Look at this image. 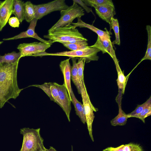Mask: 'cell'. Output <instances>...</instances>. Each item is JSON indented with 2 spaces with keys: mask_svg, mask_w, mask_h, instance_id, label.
I'll list each match as a JSON object with an SVG mask.
<instances>
[{
  "mask_svg": "<svg viewBox=\"0 0 151 151\" xmlns=\"http://www.w3.org/2000/svg\"><path fill=\"white\" fill-rule=\"evenodd\" d=\"M51 45L45 43L35 42L29 43L19 44L17 48L20 53V58L27 56H32L45 52Z\"/></svg>",
  "mask_w": 151,
  "mask_h": 151,
  "instance_id": "obj_8",
  "label": "cell"
},
{
  "mask_svg": "<svg viewBox=\"0 0 151 151\" xmlns=\"http://www.w3.org/2000/svg\"><path fill=\"white\" fill-rule=\"evenodd\" d=\"M122 94L121 90L119 89L118 93L116 98L119 107L118 114L110 121L111 125L114 126H123L126 124L128 118L127 114L122 110Z\"/></svg>",
  "mask_w": 151,
  "mask_h": 151,
  "instance_id": "obj_13",
  "label": "cell"
},
{
  "mask_svg": "<svg viewBox=\"0 0 151 151\" xmlns=\"http://www.w3.org/2000/svg\"><path fill=\"white\" fill-rule=\"evenodd\" d=\"M71 101L75 107L76 115L80 118L81 121L84 124L86 123L83 113V106L81 102L78 101L76 98L73 91L71 90Z\"/></svg>",
  "mask_w": 151,
  "mask_h": 151,
  "instance_id": "obj_21",
  "label": "cell"
},
{
  "mask_svg": "<svg viewBox=\"0 0 151 151\" xmlns=\"http://www.w3.org/2000/svg\"><path fill=\"white\" fill-rule=\"evenodd\" d=\"M37 20V19L35 18L32 20L30 22L29 26L26 31L22 32L19 35H16L13 37L3 39V40H12L24 38L31 37L36 39L40 41L41 42L52 45V44L48 40H44L40 38L35 32V28L36 25Z\"/></svg>",
  "mask_w": 151,
  "mask_h": 151,
  "instance_id": "obj_10",
  "label": "cell"
},
{
  "mask_svg": "<svg viewBox=\"0 0 151 151\" xmlns=\"http://www.w3.org/2000/svg\"><path fill=\"white\" fill-rule=\"evenodd\" d=\"M73 1L81 6L83 8V9H85L87 13H89L92 12L91 9L88 7L86 4L82 0H73Z\"/></svg>",
  "mask_w": 151,
  "mask_h": 151,
  "instance_id": "obj_33",
  "label": "cell"
},
{
  "mask_svg": "<svg viewBox=\"0 0 151 151\" xmlns=\"http://www.w3.org/2000/svg\"><path fill=\"white\" fill-rule=\"evenodd\" d=\"M72 151H73V147H72Z\"/></svg>",
  "mask_w": 151,
  "mask_h": 151,
  "instance_id": "obj_37",
  "label": "cell"
},
{
  "mask_svg": "<svg viewBox=\"0 0 151 151\" xmlns=\"http://www.w3.org/2000/svg\"><path fill=\"white\" fill-rule=\"evenodd\" d=\"M114 44L113 42H112L111 40H102L98 36L96 42L93 45L91 46V47L99 49L103 54L108 53L115 63L119 61L116 58L114 49Z\"/></svg>",
  "mask_w": 151,
  "mask_h": 151,
  "instance_id": "obj_11",
  "label": "cell"
},
{
  "mask_svg": "<svg viewBox=\"0 0 151 151\" xmlns=\"http://www.w3.org/2000/svg\"><path fill=\"white\" fill-rule=\"evenodd\" d=\"M9 24L13 27H19L20 24V22L18 19L15 17H12L10 18L9 20Z\"/></svg>",
  "mask_w": 151,
  "mask_h": 151,
  "instance_id": "obj_32",
  "label": "cell"
},
{
  "mask_svg": "<svg viewBox=\"0 0 151 151\" xmlns=\"http://www.w3.org/2000/svg\"><path fill=\"white\" fill-rule=\"evenodd\" d=\"M101 51L99 49L88 46L86 47L75 51H65L55 53H48L45 52L38 53L33 56L42 57L46 55L65 56L73 58H79L85 60V62L88 63L91 61H97L99 59L97 53Z\"/></svg>",
  "mask_w": 151,
  "mask_h": 151,
  "instance_id": "obj_4",
  "label": "cell"
},
{
  "mask_svg": "<svg viewBox=\"0 0 151 151\" xmlns=\"http://www.w3.org/2000/svg\"><path fill=\"white\" fill-rule=\"evenodd\" d=\"M14 0H5L0 5V31L5 26L12 14Z\"/></svg>",
  "mask_w": 151,
  "mask_h": 151,
  "instance_id": "obj_12",
  "label": "cell"
},
{
  "mask_svg": "<svg viewBox=\"0 0 151 151\" xmlns=\"http://www.w3.org/2000/svg\"><path fill=\"white\" fill-rule=\"evenodd\" d=\"M19 60L11 63L0 64V108L9 99H16L23 89L17 81V71Z\"/></svg>",
  "mask_w": 151,
  "mask_h": 151,
  "instance_id": "obj_1",
  "label": "cell"
},
{
  "mask_svg": "<svg viewBox=\"0 0 151 151\" xmlns=\"http://www.w3.org/2000/svg\"><path fill=\"white\" fill-rule=\"evenodd\" d=\"M102 151H144L142 147L139 144L133 142L122 145L118 147H108Z\"/></svg>",
  "mask_w": 151,
  "mask_h": 151,
  "instance_id": "obj_18",
  "label": "cell"
},
{
  "mask_svg": "<svg viewBox=\"0 0 151 151\" xmlns=\"http://www.w3.org/2000/svg\"><path fill=\"white\" fill-rule=\"evenodd\" d=\"M151 104V96L146 101L142 104L138 105L134 110L131 113L127 114L128 118L132 117L134 115H137L141 113L145 108Z\"/></svg>",
  "mask_w": 151,
  "mask_h": 151,
  "instance_id": "obj_29",
  "label": "cell"
},
{
  "mask_svg": "<svg viewBox=\"0 0 151 151\" xmlns=\"http://www.w3.org/2000/svg\"><path fill=\"white\" fill-rule=\"evenodd\" d=\"M111 29L114 30L115 36V39L113 41L114 44L120 45V44L119 34V24L118 20L113 17L111 19V22L109 24Z\"/></svg>",
  "mask_w": 151,
  "mask_h": 151,
  "instance_id": "obj_26",
  "label": "cell"
},
{
  "mask_svg": "<svg viewBox=\"0 0 151 151\" xmlns=\"http://www.w3.org/2000/svg\"><path fill=\"white\" fill-rule=\"evenodd\" d=\"M151 115V104L145 108L139 114L133 116L141 120L144 123H145V119L147 117Z\"/></svg>",
  "mask_w": 151,
  "mask_h": 151,
  "instance_id": "obj_31",
  "label": "cell"
},
{
  "mask_svg": "<svg viewBox=\"0 0 151 151\" xmlns=\"http://www.w3.org/2000/svg\"><path fill=\"white\" fill-rule=\"evenodd\" d=\"M77 18L78 19L77 22L75 23L72 22L71 24L73 25L74 28H76L77 27L80 28H87L97 34L98 36L101 40H110V35L111 34L110 31H108L107 30L106 31H104L101 30L92 25L84 22L81 20V17H78Z\"/></svg>",
  "mask_w": 151,
  "mask_h": 151,
  "instance_id": "obj_16",
  "label": "cell"
},
{
  "mask_svg": "<svg viewBox=\"0 0 151 151\" xmlns=\"http://www.w3.org/2000/svg\"><path fill=\"white\" fill-rule=\"evenodd\" d=\"M3 42V41H0V45Z\"/></svg>",
  "mask_w": 151,
  "mask_h": 151,
  "instance_id": "obj_35",
  "label": "cell"
},
{
  "mask_svg": "<svg viewBox=\"0 0 151 151\" xmlns=\"http://www.w3.org/2000/svg\"><path fill=\"white\" fill-rule=\"evenodd\" d=\"M54 83L61 102L62 108L65 112L69 122H70V114L71 110V101L67 89L64 84L60 85L56 83Z\"/></svg>",
  "mask_w": 151,
  "mask_h": 151,
  "instance_id": "obj_9",
  "label": "cell"
},
{
  "mask_svg": "<svg viewBox=\"0 0 151 151\" xmlns=\"http://www.w3.org/2000/svg\"><path fill=\"white\" fill-rule=\"evenodd\" d=\"M70 58L61 61L59 66L61 70L63 75L64 82L69 95L71 101V90L72 89L70 83L71 72V67L69 62Z\"/></svg>",
  "mask_w": 151,
  "mask_h": 151,
  "instance_id": "obj_15",
  "label": "cell"
},
{
  "mask_svg": "<svg viewBox=\"0 0 151 151\" xmlns=\"http://www.w3.org/2000/svg\"><path fill=\"white\" fill-rule=\"evenodd\" d=\"M146 29L148 34L147 48L145 56L141 60L139 63L145 60H151V27L150 26V25H147L146 26Z\"/></svg>",
  "mask_w": 151,
  "mask_h": 151,
  "instance_id": "obj_27",
  "label": "cell"
},
{
  "mask_svg": "<svg viewBox=\"0 0 151 151\" xmlns=\"http://www.w3.org/2000/svg\"><path fill=\"white\" fill-rule=\"evenodd\" d=\"M78 62L77 63V65L78 69V81L79 85L81 84L83 78V70L85 63L84 59L81 58H77Z\"/></svg>",
  "mask_w": 151,
  "mask_h": 151,
  "instance_id": "obj_30",
  "label": "cell"
},
{
  "mask_svg": "<svg viewBox=\"0 0 151 151\" xmlns=\"http://www.w3.org/2000/svg\"><path fill=\"white\" fill-rule=\"evenodd\" d=\"M87 6L94 8L100 6L107 5H114L111 0H83Z\"/></svg>",
  "mask_w": 151,
  "mask_h": 151,
  "instance_id": "obj_25",
  "label": "cell"
},
{
  "mask_svg": "<svg viewBox=\"0 0 151 151\" xmlns=\"http://www.w3.org/2000/svg\"><path fill=\"white\" fill-rule=\"evenodd\" d=\"M68 7L65 0H55L45 4L34 5L35 18L40 19L52 12L61 11Z\"/></svg>",
  "mask_w": 151,
  "mask_h": 151,
  "instance_id": "obj_7",
  "label": "cell"
},
{
  "mask_svg": "<svg viewBox=\"0 0 151 151\" xmlns=\"http://www.w3.org/2000/svg\"><path fill=\"white\" fill-rule=\"evenodd\" d=\"M32 86L42 89L49 97L51 101L56 103L62 108L61 102L54 83H45L41 85H35Z\"/></svg>",
  "mask_w": 151,
  "mask_h": 151,
  "instance_id": "obj_14",
  "label": "cell"
},
{
  "mask_svg": "<svg viewBox=\"0 0 151 151\" xmlns=\"http://www.w3.org/2000/svg\"><path fill=\"white\" fill-rule=\"evenodd\" d=\"M2 1H0V5L2 3Z\"/></svg>",
  "mask_w": 151,
  "mask_h": 151,
  "instance_id": "obj_36",
  "label": "cell"
},
{
  "mask_svg": "<svg viewBox=\"0 0 151 151\" xmlns=\"http://www.w3.org/2000/svg\"><path fill=\"white\" fill-rule=\"evenodd\" d=\"M95 9L96 13L98 16L109 24L111 18L116 14L114 5L100 6Z\"/></svg>",
  "mask_w": 151,
  "mask_h": 151,
  "instance_id": "obj_17",
  "label": "cell"
},
{
  "mask_svg": "<svg viewBox=\"0 0 151 151\" xmlns=\"http://www.w3.org/2000/svg\"><path fill=\"white\" fill-rule=\"evenodd\" d=\"M48 32L47 35L43 37L48 39V41L52 44L56 42L63 44L88 41L78 30L71 24L58 27Z\"/></svg>",
  "mask_w": 151,
  "mask_h": 151,
  "instance_id": "obj_2",
  "label": "cell"
},
{
  "mask_svg": "<svg viewBox=\"0 0 151 151\" xmlns=\"http://www.w3.org/2000/svg\"><path fill=\"white\" fill-rule=\"evenodd\" d=\"M114 63L117 73L118 76L116 80L117 85L119 89L121 91L123 94L124 92L127 79L120 67L119 62Z\"/></svg>",
  "mask_w": 151,
  "mask_h": 151,
  "instance_id": "obj_20",
  "label": "cell"
},
{
  "mask_svg": "<svg viewBox=\"0 0 151 151\" xmlns=\"http://www.w3.org/2000/svg\"><path fill=\"white\" fill-rule=\"evenodd\" d=\"M24 19L28 22H30L35 18L34 4L30 1H27L24 4Z\"/></svg>",
  "mask_w": 151,
  "mask_h": 151,
  "instance_id": "obj_22",
  "label": "cell"
},
{
  "mask_svg": "<svg viewBox=\"0 0 151 151\" xmlns=\"http://www.w3.org/2000/svg\"><path fill=\"white\" fill-rule=\"evenodd\" d=\"M24 4L22 1L14 0L12 14L15 15L20 23L24 19Z\"/></svg>",
  "mask_w": 151,
  "mask_h": 151,
  "instance_id": "obj_19",
  "label": "cell"
},
{
  "mask_svg": "<svg viewBox=\"0 0 151 151\" xmlns=\"http://www.w3.org/2000/svg\"><path fill=\"white\" fill-rule=\"evenodd\" d=\"M20 56L19 52L17 53L15 51L6 54L3 56L0 55V64L14 63L20 60Z\"/></svg>",
  "mask_w": 151,
  "mask_h": 151,
  "instance_id": "obj_23",
  "label": "cell"
},
{
  "mask_svg": "<svg viewBox=\"0 0 151 151\" xmlns=\"http://www.w3.org/2000/svg\"><path fill=\"white\" fill-rule=\"evenodd\" d=\"M45 151H57L56 150L52 147H50L49 149L46 148Z\"/></svg>",
  "mask_w": 151,
  "mask_h": 151,
  "instance_id": "obj_34",
  "label": "cell"
},
{
  "mask_svg": "<svg viewBox=\"0 0 151 151\" xmlns=\"http://www.w3.org/2000/svg\"><path fill=\"white\" fill-rule=\"evenodd\" d=\"M77 58H72L73 65L71 68V78L76 86L78 93L81 94L79 83L78 81V69L77 65Z\"/></svg>",
  "mask_w": 151,
  "mask_h": 151,
  "instance_id": "obj_24",
  "label": "cell"
},
{
  "mask_svg": "<svg viewBox=\"0 0 151 151\" xmlns=\"http://www.w3.org/2000/svg\"><path fill=\"white\" fill-rule=\"evenodd\" d=\"M81 95L83 106V113L87 125L89 136L93 142L94 139L92 134V124L95 118L93 112L98 110V108L94 107L91 101L88 93L84 80L80 84Z\"/></svg>",
  "mask_w": 151,
  "mask_h": 151,
  "instance_id": "obj_5",
  "label": "cell"
},
{
  "mask_svg": "<svg viewBox=\"0 0 151 151\" xmlns=\"http://www.w3.org/2000/svg\"><path fill=\"white\" fill-rule=\"evenodd\" d=\"M40 128H24L20 132L23 136L22 147L19 151H45L43 139L40 134Z\"/></svg>",
  "mask_w": 151,
  "mask_h": 151,
  "instance_id": "obj_3",
  "label": "cell"
},
{
  "mask_svg": "<svg viewBox=\"0 0 151 151\" xmlns=\"http://www.w3.org/2000/svg\"><path fill=\"white\" fill-rule=\"evenodd\" d=\"M84 9L76 2L73 1V4L66 9L60 11L61 17L58 21L48 31V32L60 27L71 24L74 19L84 15Z\"/></svg>",
  "mask_w": 151,
  "mask_h": 151,
  "instance_id": "obj_6",
  "label": "cell"
},
{
  "mask_svg": "<svg viewBox=\"0 0 151 151\" xmlns=\"http://www.w3.org/2000/svg\"><path fill=\"white\" fill-rule=\"evenodd\" d=\"M63 45L71 51H75L84 48L88 46L87 42H77L73 43H64Z\"/></svg>",
  "mask_w": 151,
  "mask_h": 151,
  "instance_id": "obj_28",
  "label": "cell"
}]
</instances>
